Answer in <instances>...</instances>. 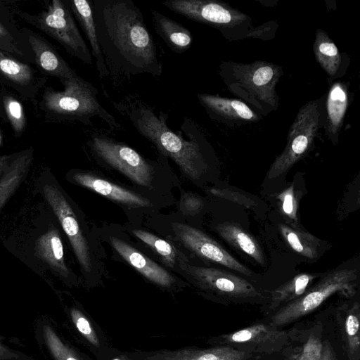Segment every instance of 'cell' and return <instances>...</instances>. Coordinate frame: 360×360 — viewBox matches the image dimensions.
Masks as SVG:
<instances>
[{
  "mask_svg": "<svg viewBox=\"0 0 360 360\" xmlns=\"http://www.w3.org/2000/svg\"><path fill=\"white\" fill-rule=\"evenodd\" d=\"M97 37L109 75L159 77L162 65L140 8L131 0H91Z\"/></svg>",
  "mask_w": 360,
  "mask_h": 360,
  "instance_id": "6da1fadb",
  "label": "cell"
},
{
  "mask_svg": "<svg viewBox=\"0 0 360 360\" xmlns=\"http://www.w3.org/2000/svg\"><path fill=\"white\" fill-rule=\"evenodd\" d=\"M11 222L0 238L8 252L44 279L50 272L68 287L78 285L79 277L66 259L65 236L40 198L24 205Z\"/></svg>",
  "mask_w": 360,
  "mask_h": 360,
  "instance_id": "7a4b0ae2",
  "label": "cell"
},
{
  "mask_svg": "<svg viewBox=\"0 0 360 360\" xmlns=\"http://www.w3.org/2000/svg\"><path fill=\"white\" fill-rule=\"evenodd\" d=\"M33 195L50 208L68 241L86 284L98 282L105 273V252L98 236L73 199L49 167L42 168L33 182Z\"/></svg>",
  "mask_w": 360,
  "mask_h": 360,
  "instance_id": "3957f363",
  "label": "cell"
},
{
  "mask_svg": "<svg viewBox=\"0 0 360 360\" xmlns=\"http://www.w3.org/2000/svg\"><path fill=\"white\" fill-rule=\"evenodd\" d=\"M114 105L135 129L155 146L160 155L176 163L186 177L193 182L200 180L207 169V164L199 131L190 119L184 118L180 130L174 131L167 124V112H155L141 101L126 99Z\"/></svg>",
  "mask_w": 360,
  "mask_h": 360,
  "instance_id": "277c9868",
  "label": "cell"
},
{
  "mask_svg": "<svg viewBox=\"0 0 360 360\" xmlns=\"http://www.w3.org/2000/svg\"><path fill=\"white\" fill-rule=\"evenodd\" d=\"M60 81L63 90L46 88L40 109L53 118L91 124L92 118L99 117L112 129L121 127L115 117L100 103L97 98L98 91L91 83L79 75Z\"/></svg>",
  "mask_w": 360,
  "mask_h": 360,
  "instance_id": "5b68a950",
  "label": "cell"
},
{
  "mask_svg": "<svg viewBox=\"0 0 360 360\" xmlns=\"http://www.w3.org/2000/svg\"><path fill=\"white\" fill-rule=\"evenodd\" d=\"M357 273L349 269L329 272L299 298L280 307L271 317L270 324L276 328L290 324L316 310L335 294L353 297L357 291Z\"/></svg>",
  "mask_w": 360,
  "mask_h": 360,
  "instance_id": "8992f818",
  "label": "cell"
},
{
  "mask_svg": "<svg viewBox=\"0 0 360 360\" xmlns=\"http://www.w3.org/2000/svg\"><path fill=\"white\" fill-rule=\"evenodd\" d=\"M177 272L224 304L254 303L263 297L261 291L248 281L226 271L187 262L179 264Z\"/></svg>",
  "mask_w": 360,
  "mask_h": 360,
  "instance_id": "52a82bcc",
  "label": "cell"
},
{
  "mask_svg": "<svg viewBox=\"0 0 360 360\" xmlns=\"http://www.w3.org/2000/svg\"><path fill=\"white\" fill-rule=\"evenodd\" d=\"M30 24L57 41L66 51L83 63L91 65L93 57L66 1L52 0L38 14H20Z\"/></svg>",
  "mask_w": 360,
  "mask_h": 360,
  "instance_id": "ba28073f",
  "label": "cell"
},
{
  "mask_svg": "<svg viewBox=\"0 0 360 360\" xmlns=\"http://www.w3.org/2000/svg\"><path fill=\"white\" fill-rule=\"evenodd\" d=\"M88 146L99 162L140 186L153 188L157 164L146 159L131 147L101 134H91Z\"/></svg>",
  "mask_w": 360,
  "mask_h": 360,
  "instance_id": "9c48e42d",
  "label": "cell"
},
{
  "mask_svg": "<svg viewBox=\"0 0 360 360\" xmlns=\"http://www.w3.org/2000/svg\"><path fill=\"white\" fill-rule=\"evenodd\" d=\"M320 117L318 101H309L300 109L290 128L285 149L269 170V179L288 171L309 150L317 134Z\"/></svg>",
  "mask_w": 360,
  "mask_h": 360,
  "instance_id": "30bf717a",
  "label": "cell"
},
{
  "mask_svg": "<svg viewBox=\"0 0 360 360\" xmlns=\"http://www.w3.org/2000/svg\"><path fill=\"white\" fill-rule=\"evenodd\" d=\"M172 231L175 240L202 259L220 264L245 276H252V272L248 267L202 231L179 222L172 224Z\"/></svg>",
  "mask_w": 360,
  "mask_h": 360,
  "instance_id": "8fae6325",
  "label": "cell"
},
{
  "mask_svg": "<svg viewBox=\"0 0 360 360\" xmlns=\"http://www.w3.org/2000/svg\"><path fill=\"white\" fill-rule=\"evenodd\" d=\"M162 5L185 18L217 28L234 27L248 16L227 4L213 0H168Z\"/></svg>",
  "mask_w": 360,
  "mask_h": 360,
  "instance_id": "7c38bea8",
  "label": "cell"
},
{
  "mask_svg": "<svg viewBox=\"0 0 360 360\" xmlns=\"http://www.w3.org/2000/svg\"><path fill=\"white\" fill-rule=\"evenodd\" d=\"M289 331L280 330L269 324L257 323L241 330L221 335L216 342L237 349L252 352L272 353L286 345Z\"/></svg>",
  "mask_w": 360,
  "mask_h": 360,
  "instance_id": "4fadbf2b",
  "label": "cell"
},
{
  "mask_svg": "<svg viewBox=\"0 0 360 360\" xmlns=\"http://www.w3.org/2000/svg\"><path fill=\"white\" fill-rule=\"evenodd\" d=\"M232 70L238 82L256 99L276 107L275 88L283 74L280 66L266 61H255L248 65L233 63Z\"/></svg>",
  "mask_w": 360,
  "mask_h": 360,
  "instance_id": "5bb4252c",
  "label": "cell"
},
{
  "mask_svg": "<svg viewBox=\"0 0 360 360\" xmlns=\"http://www.w3.org/2000/svg\"><path fill=\"white\" fill-rule=\"evenodd\" d=\"M65 179L129 208H149L152 206L148 198L89 170L70 169L66 173Z\"/></svg>",
  "mask_w": 360,
  "mask_h": 360,
  "instance_id": "9a60e30c",
  "label": "cell"
},
{
  "mask_svg": "<svg viewBox=\"0 0 360 360\" xmlns=\"http://www.w3.org/2000/svg\"><path fill=\"white\" fill-rule=\"evenodd\" d=\"M107 240L123 260L153 284L168 290L177 286L178 278L139 250L117 236H108Z\"/></svg>",
  "mask_w": 360,
  "mask_h": 360,
  "instance_id": "2e32d148",
  "label": "cell"
},
{
  "mask_svg": "<svg viewBox=\"0 0 360 360\" xmlns=\"http://www.w3.org/2000/svg\"><path fill=\"white\" fill-rule=\"evenodd\" d=\"M23 31L34 53L35 63L41 73L56 77L60 80L78 76L43 37L29 29H24Z\"/></svg>",
  "mask_w": 360,
  "mask_h": 360,
  "instance_id": "e0dca14e",
  "label": "cell"
},
{
  "mask_svg": "<svg viewBox=\"0 0 360 360\" xmlns=\"http://www.w3.org/2000/svg\"><path fill=\"white\" fill-rule=\"evenodd\" d=\"M322 347L319 323L295 327L289 330L288 342L283 348V360H321Z\"/></svg>",
  "mask_w": 360,
  "mask_h": 360,
  "instance_id": "ac0fdd59",
  "label": "cell"
},
{
  "mask_svg": "<svg viewBox=\"0 0 360 360\" xmlns=\"http://www.w3.org/2000/svg\"><path fill=\"white\" fill-rule=\"evenodd\" d=\"M0 78L22 96L30 98L44 83L36 71L27 63L0 51Z\"/></svg>",
  "mask_w": 360,
  "mask_h": 360,
  "instance_id": "d6986e66",
  "label": "cell"
},
{
  "mask_svg": "<svg viewBox=\"0 0 360 360\" xmlns=\"http://www.w3.org/2000/svg\"><path fill=\"white\" fill-rule=\"evenodd\" d=\"M33 161L32 147L13 153L6 171L0 178V217L8 202L25 181Z\"/></svg>",
  "mask_w": 360,
  "mask_h": 360,
  "instance_id": "ffe728a7",
  "label": "cell"
},
{
  "mask_svg": "<svg viewBox=\"0 0 360 360\" xmlns=\"http://www.w3.org/2000/svg\"><path fill=\"white\" fill-rule=\"evenodd\" d=\"M252 354L229 345L217 346L205 349L184 348L176 350L155 352L146 360H247Z\"/></svg>",
  "mask_w": 360,
  "mask_h": 360,
  "instance_id": "44dd1931",
  "label": "cell"
},
{
  "mask_svg": "<svg viewBox=\"0 0 360 360\" xmlns=\"http://www.w3.org/2000/svg\"><path fill=\"white\" fill-rule=\"evenodd\" d=\"M66 1L89 41L99 78L101 79H105L109 73L104 62L97 37L91 1L71 0Z\"/></svg>",
  "mask_w": 360,
  "mask_h": 360,
  "instance_id": "7402d4cb",
  "label": "cell"
},
{
  "mask_svg": "<svg viewBox=\"0 0 360 360\" xmlns=\"http://www.w3.org/2000/svg\"><path fill=\"white\" fill-rule=\"evenodd\" d=\"M337 320L340 328L344 349L349 360H359L360 306L358 302L344 304L337 309Z\"/></svg>",
  "mask_w": 360,
  "mask_h": 360,
  "instance_id": "603a6c76",
  "label": "cell"
},
{
  "mask_svg": "<svg viewBox=\"0 0 360 360\" xmlns=\"http://www.w3.org/2000/svg\"><path fill=\"white\" fill-rule=\"evenodd\" d=\"M151 18L157 34L174 52L182 53L193 43V36L185 27L156 10L151 9Z\"/></svg>",
  "mask_w": 360,
  "mask_h": 360,
  "instance_id": "cb8c5ba5",
  "label": "cell"
},
{
  "mask_svg": "<svg viewBox=\"0 0 360 360\" xmlns=\"http://www.w3.org/2000/svg\"><path fill=\"white\" fill-rule=\"evenodd\" d=\"M198 98L207 111L232 120L255 122L257 115L243 102L217 95L199 94Z\"/></svg>",
  "mask_w": 360,
  "mask_h": 360,
  "instance_id": "d4e9b609",
  "label": "cell"
},
{
  "mask_svg": "<svg viewBox=\"0 0 360 360\" xmlns=\"http://www.w3.org/2000/svg\"><path fill=\"white\" fill-rule=\"evenodd\" d=\"M215 230L231 246L243 252L260 265H264V255L259 243L240 226L226 221L218 224Z\"/></svg>",
  "mask_w": 360,
  "mask_h": 360,
  "instance_id": "484cf974",
  "label": "cell"
},
{
  "mask_svg": "<svg viewBox=\"0 0 360 360\" xmlns=\"http://www.w3.org/2000/svg\"><path fill=\"white\" fill-rule=\"evenodd\" d=\"M348 105V91L346 85L336 82L330 87L326 102V135L335 143L342 125Z\"/></svg>",
  "mask_w": 360,
  "mask_h": 360,
  "instance_id": "4316f807",
  "label": "cell"
},
{
  "mask_svg": "<svg viewBox=\"0 0 360 360\" xmlns=\"http://www.w3.org/2000/svg\"><path fill=\"white\" fill-rule=\"evenodd\" d=\"M131 232L150 248L168 268L177 272L179 264L189 262L182 251L167 240L139 229H132Z\"/></svg>",
  "mask_w": 360,
  "mask_h": 360,
  "instance_id": "83f0119b",
  "label": "cell"
},
{
  "mask_svg": "<svg viewBox=\"0 0 360 360\" xmlns=\"http://www.w3.org/2000/svg\"><path fill=\"white\" fill-rule=\"evenodd\" d=\"M315 278L314 274H299L274 289L271 294L269 309L276 310L299 298L311 287Z\"/></svg>",
  "mask_w": 360,
  "mask_h": 360,
  "instance_id": "f1b7e54d",
  "label": "cell"
},
{
  "mask_svg": "<svg viewBox=\"0 0 360 360\" xmlns=\"http://www.w3.org/2000/svg\"><path fill=\"white\" fill-rule=\"evenodd\" d=\"M278 229L288 245L299 255L309 259H316L321 250V240L304 231L280 224Z\"/></svg>",
  "mask_w": 360,
  "mask_h": 360,
  "instance_id": "f546056e",
  "label": "cell"
},
{
  "mask_svg": "<svg viewBox=\"0 0 360 360\" xmlns=\"http://www.w3.org/2000/svg\"><path fill=\"white\" fill-rule=\"evenodd\" d=\"M314 52L321 68L330 76L335 75L341 63L340 54L328 34L321 29L316 32Z\"/></svg>",
  "mask_w": 360,
  "mask_h": 360,
  "instance_id": "4dcf8cb0",
  "label": "cell"
},
{
  "mask_svg": "<svg viewBox=\"0 0 360 360\" xmlns=\"http://www.w3.org/2000/svg\"><path fill=\"white\" fill-rule=\"evenodd\" d=\"M39 344L44 345L55 360H80L75 352L66 345L45 322H40L36 330Z\"/></svg>",
  "mask_w": 360,
  "mask_h": 360,
  "instance_id": "1f68e13d",
  "label": "cell"
},
{
  "mask_svg": "<svg viewBox=\"0 0 360 360\" xmlns=\"http://www.w3.org/2000/svg\"><path fill=\"white\" fill-rule=\"evenodd\" d=\"M1 101L6 116L15 135L16 136H20L26 125L25 113L21 103L13 96L8 94L3 95Z\"/></svg>",
  "mask_w": 360,
  "mask_h": 360,
  "instance_id": "d6a6232c",
  "label": "cell"
},
{
  "mask_svg": "<svg viewBox=\"0 0 360 360\" xmlns=\"http://www.w3.org/2000/svg\"><path fill=\"white\" fill-rule=\"evenodd\" d=\"M282 215L292 223L293 228L297 229V211L299 205L298 194L295 192L294 184H291L276 197Z\"/></svg>",
  "mask_w": 360,
  "mask_h": 360,
  "instance_id": "836d02e7",
  "label": "cell"
},
{
  "mask_svg": "<svg viewBox=\"0 0 360 360\" xmlns=\"http://www.w3.org/2000/svg\"><path fill=\"white\" fill-rule=\"evenodd\" d=\"M70 314L74 325L80 334L94 347H98L100 342L98 336L86 316L77 308H71Z\"/></svg>",
  "mask_w": 360,
  "mask_h": 360,
  "instance_id": "e575fe53",
  "label": "cell"
},
{
  "mask_svg": "<svg viewBox=\"0 0 360 360\" xmlns=\"http://www.w3.org/2000/svg\"><path fill=\"white\" fill-rule=\"evenodd\" d=\"M0 51L10 55L25 58V53L19 47L15 39L1 22H0Z\"/></svg>",
  "mask_w": 360,
  "mask_h": 360,
  "instance_id": "d590c367",
  "label": "cell"
},
{
  "mask_svg": "<svg viewBox=\"0 0 360 360\" xmlns=\"http://www.w3.org/2000/svg\"><path fill=\"white\" fill-rule=\"evenodd\" d=\"M203 205V200L200 197L188 193L182 195L179 208L184 214L193 215L201 210Z\"/></svg>",
  "mask_w": 360,
  "mask_h": 360,
  "instance_id": "8d00e7d4",
  "label": "cell"
},
{
  "mask_svg": "<svg viewBox=\"0 0 360 360\" xmlns=\"http://www.w3.org/2000/svg\"><path fill=\"white\" fill-rule=\"evenodd\" d=\"M210 192L216 196L226 198L229 200L244 205L247 207H250L255 205V202L253 200H251L245 195L228 189L212 188L210 190Z\"/></svg>",
  "mask_w": 360,
  "mask_h": 360,
  "instance_id": "74e56055",
  "label": "cell"
},
{
  "mask_svg": "<svg viewBox=\"0 0 360 360\" xmlns=\"http://www.w3.org/2000/svg\"><path fill=\"white\" fill-rule=\"evenodd\" d=\"M0 360H30V359L21 353L7 347L0 341Z\"/></svg>",
  "mask_w": 360,
  "mask_h": 360,
  "instance_id": "f35d334b",
  "label": "cell"
},
{
  "mask_svg": "<svg viewBox=\"0 0 360 360\" xmlns=\"http://www.w3.org/2000/svg\"><path fill=\"white\" fill-rule=\"evenodd\" d=\"M321 360H337L333 347L328 340L323 342Z\"/></svg>",
  "mask_w": 360,
  "mask_h": 360,
  "instance_id": "ab89813d",
  "label": "cell"
},
{
  "mask_svg": "<svg viewBox=\"0 0 360 360\" xmlns=\"http://www.w3.org/2000/svg\"><path fill=\"white\" fill-rule=\"evenodd\" d=\"M12 157L13 153L0 155V178L6 171Z\"/></svg>",
  "mask_w": 360,
  "mask_h": 360,
  "instance_id": "60d3db41",
  "label": "cell"
},
{
  "mask_svg": "<svg viewBox=\"0 0 360 360\" xmlns=\"http://www.w3.org/2000/svg\"><path fill=\"white\" fill-rule=\"evenodd\" d=\"M112 360H130L127 356L124 355H120L112 359Z\"/></svg>",
  "mask_w": 360,
  "mask_h": 360,
  "instance_id": "b9f144b4",
  "label": "cell"
}]
</instances>
